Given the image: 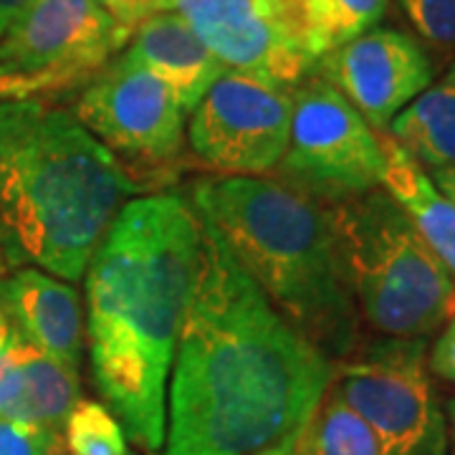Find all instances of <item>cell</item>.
<instances>
[{"label": "cell", "instance_id": "9a60e30c", "mask_svg": "<svg viewBox=\"0 0 455 455\" xmlns=\"http://www.w3.org/2000/svg\"><path fill=\"white\" fill-rule=\"evenodd\" d=\"M385 178L382 190L405 211L427 248L455 281V205L435 188L427 170L390 134H382Z\"/></svg>", "mask_w": 455, "mask_h": 455}, {"label": "cell", "instance_id": "ac0fdd59", "mask_svg": "<svg viewBox=\"0 0 455 455\" xmlns=\"http://www.w3.org/2000/svg\"><path fill=\"white\" fill-rule=\"evenodd\" d=\"M387 5L390 0H289L299 33L316 64L326 53L374 28L387 13Z\"/></svg>", "mask_w": 455, "mask_h": 455}, {"label": "cell", "instance_id": "7402d4cb", "mask_svg": "<svg viewBox=\"0 0 455 455\" xmlns=\"http://www.w3.org/2000/svg\"><path fill=\"white\" fill-rule=\"evenodd\" d=\"M89 82L86 76L68 71H20L8 64H0V104L26 101V99L59 97L79 89Z\"/></svg>", "mask_w": 455, "mask_h": 455}, {"label": "cell", "instance_id": "4316f807", "mask_svg": "<svg viewBox=\"0 0 455 455\" xmlns=\"http://www.w3.org/2000/svg\"><path fill=\"white\" fill-rule=\"evenodd\" d=\"M427 175H430V180L435 182V188H438L440 193H443V196L448 197V200L455 205V164L438 167V170H430Z\"/></svg>", "mask_w": 455, "mask_h": 455}, {"label": "cell", "instance_id": "52a82bcc", "mask_svg": "<svg viewBox=\"0 0 455 455\" xmlns=\"http://www.w3.org/2000/svg\"><path fill=\"white\" fill-rule=\"evenodd\" d=\"M283 185L322 205L382 188V134L319 76L291 89L289 147L278 164Z\"/></svg>", "mask_w": 455, "mask_h": 455}, {"label": "cell", "instance_id": "30bf717a", "mask_svg": "<svg viewBox=\"0 0 455 455\" xmlns=\"http://www.w3.org/2000/svg\"><path fill=\"white\" fill-rule=\"evenodd\" d=\"M175 11L220 64L278 89L314 76L289 0H175Z\"/></svg>", "mask_w": 455, "mask_h": 455}, {"label": "cell", "instance_id": "8fae6325", "mask_svg": "<svg viewBox=\"0 0 455 455\" xmlns=\"http://www.w3.org/2000/svg\"><path fill=\"white\" fill-rule=\"evenodd\" d=\"M314 76L329 82L377 134L435 79V61L423 44L400 31L374 26L326 53Z\"/></svg>", "mask_w": 455, "mask_h": 455}, {"label": "cell", "instance_id": "484cf974", "mask_svg": "<svg viewBox=\"0 0 455 455\" xmlns=\"http://www.w3.org/2000/svg\"><path fill=\"white\" fill-rule=\"evenodd\" d=\"M20 344H23V339L18 337L16 329L8 324V319L0 314V387H3V382L11 377L13 367H16Z\"/></svg>", "mask_w": 455, "mask_h": 455}, {"label": "cell", "instance_id": "d6986e66", "mask_svg": "<svg viewBox=\"0 0 455 455\" xmlns=\"http://www.w3.org/2000/svg\"><path fill=\"white\" fill-rule=\"evenodd\" d=\"M291 455H377L372 433L329 387L309 420L291 438Z\"/></svg>", "mask_w": 455, "mask_h": 455}, {"label": "cell", "instance_id": "5bb4252c", "mask_svg": "<svg viewBox=\"0 0 455 455\" xmlns=\"http://www.w3.org/2000/svg\"><path fill=\"white\" fill-rule=\"evenodd\" d=\"M124 53L175 94L182 112H193L197 101L228 71L175 11L140 23L132 31Z\"/></svg>", "mask_w": 455, "mask_h": 455}, {"label": "cell", "instance_id": "f546056e", "mask_svg": "<svg viewBox=\"0 0 455 455\" xmlns=\"http://www.w3.org/2000/svg\"><path fill=\"white\" fill-rule=\"evenodd\" d=\"M291 438L281 440L278 445H274V448H266V451H260V453L256 455H291Z\"/></svg>", "mask_w": 455, "mask_h": 455}, {"label": "cell", "instance_id": "83f0119b", "mask_svg": "<svg viewBox=\"0 0 455 455\" xmlns=\"http://www.w3.org/2000/svg\"><path fill=\"white\" fill-rule=\"evenodd\" d=\"M23 5H26V0H0V38L11 28V23L16 20Z\"/></svg>", "mask_w": 455, "mask_h": 455}, {"label": "cell", "instance_id": "7a4b0ae2", "mask_svg": "<svg viewBox=\"0 0 455 455\" xmlns=\"http://www.w3.org/2000/svg\"><path fill=\"white\" fill-rule=\"evenodd\" d=\"M203 228L178 193L130 200L86 266V337L99 395L122 430L157 455L180 329L196 291Z\"/></svg>", "mask_w": 455, "mask_h": 455}, {"label": "cell", "instance_id": "9c48e42d", "mask_svg": "<svg viewBox=\"0 0 455 455\" xmlns=\"http://www.w3.org/2000/svg\"><path fill=\"white\" fill-rule=\"evenodd\" d=\"M291 89H278L230 71L197 101L188 145L197 160L228 178H259L278 164L289 147Z\"/></svg>", "mask_w": 455, "mask_h": 455}, {"label": "cell", "instance_id": "8992f818", "mask_svg": "<svg viewBox=\"0 0 455 455\" xmlns=\"http://www.w3.org/2000/svg\"><path fill=\"white\" fill-rule=\"evenodd\" d=\"M331 390L372 433L377 455H445L448 425L425 339L362 337L334 364Z\"/></svg>", "mask_w": 455, "mask_h": 455}, {"label": "cell", "instance_id": "44dd1931", "mask_svg": "<svg viewBox=\"0 0 455 455\" xmlns=\"http://www.w3.org/2000/svg\"><path fill=\"white\" fill-rule=\"evenodd\" d=\"M415 38L427 51L455 59V0H397Z\"/></svg>", "mask_w": 455, "mask_h": 455}, {"label": "cell", "instance_id": "6da1fadb", "mask_svg": "<svg viewBox=\"0 0 455 455\" xmlns=\"http://www.w3.org/2000/svg\"><path fill=\"white\" fill-rule=\"evenodd\" d=\"M200 228L157 455H256L301 430L331 387L334 362L274 309L205 218Z\"/></svg>", "mask_w": 455, "mask_h": 455}, {"label": "cell", "instance_id": "3957f363", "mask_svg": "<svg viewBox=\"0 0 455 455\" xmlns=\"http://www.w3.org/2000/svg\"><path fill=\"white\" fill-rule=\"evenodd\" d=\"M134 178L64 107L41 99L0 104V248L8 268L33 266L79 281Z\"/></svg>", "mask_w": 455, "mask_h": 455}, {"label": "cell", "instance_id": "e0dca14e", "mask_svg": "<svg viewBox=\"0 0 455 455\" xmlns=\"http://www.w3.org/2000/svg\"><path fill=\"white\" fill-rule=\"evenodd\" d=\"M387 134L427 172L455 164V59L392 119Z\"/></svg>", "mask_w": 455, "mask_h": 455}, {"label": "cell", "instance_id": "cb8c5ba5", "mask_svg": "<svg viewBox=\"0 0 455 455\" xmlns=\"http://www.w3.org/2000/svg\"><path fill=\"white\" fill-rule=\"evenodd\" d=\"M97 3L116 23H122L130 31L145 23L147 18L175 11V0H97Z\"/></svg>", "mask_w": 455, "mask_h": 455}, {"label": "cell", "instance_id": "603a6c76", "mask_svg": "<svg viewBox=\"0 0 455 455\" xmlns=\"http://www.w3.org/2000/svg\"><path fill=\"white\" fill-rule=\"evenodd\" d=\"M61 438L0 415V455H51Z\"/></svg>", "mask_w": 455, "mask_h": 455}, {"label": "cell", "instance_id": "2e32d148", "mask_svg": "<svg viewBox=\"0 0 455 455\" xmlns=\"http://www.w3.org/2000/svg\"><path fill=\"white\" fill-rule=\"evenodd\" d=\"M79 400L82 372L68 370L23 341L18 349L16 379L0 407V415L61 438L66 420Z\"/></svg>", "mask_w": 455, "mask_h": 455}, {"label": "cell", "instance_id": "d4e9b609", "mask_svg": "<svg viewBox=\"0 0 455 455\" xmlns=\"http://www.w3.org/2000/svg\"><path fill=\"white\" fill-rule=\"evenodd\" d=\"M427 367L435 377L455 385V314L440 329L433 349H427Z\"/></svg>", "mask_w": 455, "mask_h": 455}, {"label": "cell", "instance_id": "ba28073f", "mask_svg": "<svg viewBox=\"0 0 455 455\" xmlns=\"http://www.w3.org/2000/svg\"><path fill=\"white\" fill-rule=\"evenodd\" d=\"M76 119L119 163L140 170H163L178 163L185 147V112L175 94L127 53L84 84L74 109Z\"/></svg>", "mask_w": 455, "mask_h": 455}, {"label": "cell", "instance_id": "5b68a950", "mask_svg": "<svg viewBox=\"0 0 455 455\" xmlns=\"http://www.w3.org/2000/svg\"><path fill=\"white\" fill-rule=\"evenodd\" d=\"M362 331L430 339L455 314V281L382 188L329 205Z\"/></svg>", "mask_w": 455, "mask_h": 455}, {"label": "cell", "instance_id": "4dcf8cb0", "mask_svg": "<svg viewBox=\"0 0 455 455\" xmlns=\"http://www.w3.org/2000/svg\"><path fill=\"white\" fill-rule=\"evenodd\" d=\"M5 268H8V266H5V259H3V248H0V278L5 276Z\"/></svg>", "mask_w": 455, "mask_h": 455}, {"label": "cell", "instance_id": "ffe728a7", "mask_svg": "<svg viewBox=\"0 0 455 455\" xmlns=\"http://www.w3.org/2000/svg\"><path fill=\"white\" fill-rule=\"evenodd\" d=\"M66 455H130L127 435L112 410L94 400H79L64 425Z\"/></svg>", "mask_w": 455, "mask_h": 455}, {"label": "cell", "instance_id": "7c38bea8", "mask_svg": "<svg viewBox=\"0 0 455 455\" xmlns=\"http://www.w3.org/2000/svg\"><path fill=\"white\" fill-rule=\"evenodd\" d=\"M130 36L97 0H26L0 38V64L92 79L130 44Z\"/></svg>", "mask_w": 455, "mask_h": 455}, {"label": "cell", "instance_id": "277c9868", "mask_svg": "<svg viewBox=\"0 0 455 455\" xmlns=\"http://www.w3.org/2000/svg\"><path fill=\"white\" fill-rule=\"evenodd\" d=\"M190 203L304 339L334 364L357 349L364 331L329 205L276 180L241 175L200 180Z\"/></svg>", "mask_w": 455, "mask_h": 455}, {"label": "cell", "instance_id": "4fadbf2b", "mask_svg": "<svg viewBox=\"0 0 455 455\" xmlns=\"http://www.w3.org/2000/svg\"><path fill=\"white\" fill-rule=\"evenodd\" d=\"M0 314L20 339L82 372L84 309L71 283L33 266L13 268L0 278Z\"/></svg>", "mask_w": 455, "mask_h": 455}, {"label": "cell", "instance_id": "f1b7e54d", "mask_svg": "<svg viewBox=\"0 0 455 455\" xmlns=\"http://www.w3.org/2000/svg\"><path fill=\"white\" fill-rule=\"evenodd\" d=\"M443 410H445V425H448V453L445 455H455V397H451Z\"/></svg>", "mask_w": 455, "mask_h": 455}]
</instances>
